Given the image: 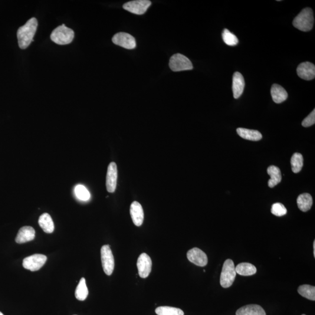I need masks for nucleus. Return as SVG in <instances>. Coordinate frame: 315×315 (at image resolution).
Here are the masks:
<instances>
[{
    "mask_svg": "<svg viewBox=\"0 0 315 315\" xmlns=\"http://www.w3.org/2000/svg\"><path fill=\"white\" fill-rule=\"evenodd\" d=\"M158 315H184L183 311L179 308L170 307H159L156 310Z\"/></svg>",
    "mask_w": 315,
    "mask_h": 315,
    "instance_id": "27",
    "label": "nucleus"
},
{
    "mask_svg": "<svg viewBox=\"0 0 315 315\" xmlns=\"http://www.w3.org/2000/svg\"><path fill=\"white\" fill-rule=\"evenodd\" d=\"M137 266L140 277L146 278L149 277L152 269V261L149 255L143 253L138 258Z\"/></svg>",
    "mask_w": 315,
    "mask_h": 315,
    "instance_id": "10",
    "label": "nucleus"
},
{
    "mask_svg": "<svg viewBox=\"0 0 315 315\" xmlns=\"http://www.w3.org/2000/svg\"><path fill=\"white\" fill-rule=\"evenodd\" d=\"M291 168L295 173H299L304 165L303 156L300 153H295L291 159Z\"/></svg>",
    "mask_w": 315,
    "mask_h": 315,
    "instance_id": "26",
    "label": "nucleus"
},
{
    "mask_svg": "<svg viewBox=\"0 0 315 315\" xmlns=\"http://www.w3.org/2000/svg\"><path fill=\"white\" fill-rule=\"evenodd\" d=\"M114 44L126 49H134L136 47L135 39L125 32H119L114 35L112 38Z\"/></svg>",
    "mask_w": 315,
    "mask_h": 315,
    "instance_id": "9",
    "label": "nucleus"
},
{
    "mask_svg": "<svg viewBox=\"0 0 315 315\" xmlns=\"http://www.w3.org/2000/svg\"><path fill=\"white\" fill-rule=\"evenodd\" d=\"M315 123V110L314 109L302 122V126L308 127L314 125Z\"/></svg>",
    "mask_w": 315,
    "mask_h": 315,
    "instance_id": "31",
    "label": "nucleus"
},
{
    "mask_svg": "<svg viewBox=\"0 0 315 315\" xmlns=\"http://www.w3.org/2000/svg\"><path fill=\"white\" fill-rule=\"evenodd\" d=\"M272 214L277 216H284L287 214V210L285 206L280 203H274L271 207Z\"/></svg>",
    "mask_w": 315,
    "mask_h": 315,
    "instance_id": "30",
    "label": "nucleus"
},
{
    "mask_svg": "<svg viewBox=\"0 0 315 315\" xmlns=\"http://www.w3.org/2000/svg\"><path fill=\"white\" fill-rule=\"evenodd\" d=\"M38 23L37 18H32L26 24L18 29L17 38L19 48L25 49L34 41Z\"/></svg>",
    "mask_w": 315,
    "mask_h": 315,
    "instance_id": "1",
    "label": "nucleus"
},
{
    "mask_svg": "<svg viewBox=\"0 0 315 315\" xmlns=\"http://www.w3.org/2000/svg\"><path fill=\"white\" fill-rule=\"evenodd\" d=\"M267 173L270 176L268 180V185L270 188H273L281 181V170L275 166H270L267 168Z\"/></svg>",
    "mask_w": 315,
    "mask_h": 315,
    "instance_id": "20",
    "label": "nucleus"
},
{
    "mask_svg": "<svg viewBox=\"0 0 315 315\" xmlns=\"http://www.w3.org/2000/svg\"><path fill=\"white\" fill-rule=\"evenodd\" d=\"M0 315H4V314H3L2 313H1V312H0Z\"/></svg>",
    "mask_w": 315,
    "mask_h": 315,
    "instance_id": "33",
    "label": "nucleus"
},
{
    "mask_svg": "<svg viewBox=\"0 0 315 315\" xmlns=\"http://www.w3.org/2000/svg\"><path fill=\"white\" fill-rule=\"evenodd\" d=\"M304 315V314H303V315Z\"/></svg>",
    "mask_w": 315,
    "mask_h": 315,
    "instance_id": "34",
    "label": "nucleus"
},
{
    "mask_svg": "<svg viewBox=\"0 0 315 315\" xmlns=\"http://www.w3.org/2000/svg\"><path fill=\"white\" fill-rule=\"evenodd\" d=\"M314 258H315V241H314Z\"/></svg>",
    "mask_w": 315,
    "mask_h": 315,
    "instance_id": "32",
    "label": "nucleus"
},
{
    "mask_svg": "<svg viewBox=\"0 0 315 315\" xmlns=\"http://www.w3.org/2000/svg\"><path fill=\"white\" fill-rule=\"evenodd\" d=\"M101 261L105 273L110 275L114 268V259L110 246L104 245L101 248Z\"/></svg>",
    "mask_w": 315,
    "mask_h": 315,
    "instance_id": "6",
    "label": "nucleus"
},
{
    "mask_svg": "<svg viewBox=\"0 0 315 315\" xmlns=\"http://www.w3.org/2000/svg\"><path fill=\"white\" fill-rule=\"evenodd\" d=\"M222 37L225 44L228 46H236L239 43L238 39L227 29H224L222 33Z\"/></svg>",
    "mask_w": 315,
    "mask_h": 315,
    "instance_id": "29",
    "label": "nucleus"
},
{
    "mask_svg": "<svg viewBox=\"0 0 315 315\" xmlns=\"http://www.w3.org/2000/svg\"><path fill=\"white\" fill-rule=\"evenodd\" d=\"M47 261V257L42 254H35L26 258L22 265L25 269L31 271L40 270Z\"/></svg>",
    "mask_w": 315,
    "mask_h": 315,
    "instance_id": "7",
    "label": "nucleus"
},
{
    "mask_svg": "<svg viewBox=\"0 0 315 315\" xmlns=\"http://www.w3.org/2000/svg\"><path fill=\"white\" fill-rule=\"evenodd\" d=\"M151 5H152V2L149 0H135V1L126 2L123 5V8L133 14L143 15L147 11Z\"/></svg>",
    "mask_w": 315,
    "mask_h": 315,
    "instance_id": "8",
    "label": "nucleus"
},
{
    "mask_svg": "<svg viewBox=\"0 0 315 315\" xmlns=\"http://www.w3.org/2000/svg\"><path fill=\"white\" fill-rule=\"evenodd\" d=\"M117 168L116 163L111 162L108 166L106 186L108 192L115 191L117 185Z\"/></svg>",
    "mask_w": 315,
    "mask_h": 315,
    "instance_id": "12",
    "label": "nucleus"
},
{
    "mask_svg": "<svg viewBox=\"0 0 315 315\" xmlns=\"http://www.w3.org/2000/svg\"><path fill=\"white\" fill-rule=\"evenodd\" d=\"M236 315H266V314L260 305L251 304L239 308Z\"/></svg>",
    "mask_w": 315,
    "mask_h": 315,
    "instance_id": "17",
    "label": "nucleus"
},
{
    "mask_svg": "<svg viewBox=\"0 0 315 315\" xmlns=\"http://www.w3.org/2000/svg\"><path fill=\"white\" fill-rule=\"evenodd\" d=\"M297 73L302 79L304 80L310 81L315 77V66L310 62H304L298 65Z\"/></svg>",
    "mask_w": 315,
    "mask_h": 315,
    "instance_id": "13",
    "label": "nucleus"
},
{
    "mask_svg": "<svg viewBox=\"0 0 315 315\" xmlns=\"http://www.w3.org/2000/svg\"><path fill=\"white\" fill-rule=\"evenodd\" d=\"M298 292L301 296L307 299L315 301V287L310 285H302L298 287Z\"/></svg>",
    "mask_w": 315,
    "mask_h": 315,
    "instance_id": "25",
    "label": "nucleus"
},
{
    "mask_svg": "<svg viewBox=\"0 0 315 315\" xmlns=\"http://www.w3.org/2000/svg\"><path fill=\"white\" fill-rule=\"evenodd\" d=\"M236 273L243 276H250L257 273V269L254 265L249 262H242L235 267Z\"/></svg>",
    "mask_w": 315,
    "mask_h": 315,
    "instance_id": "23",
    "label": "nucleus"
},
{
    "mask_svg": "<svg viewBox=\"0 0 315 315\" xmlns=\"http://www.w3.org/2000/svg\"><path fill=\"white\" fill-rule=\"evenodd\" d=\"M236 131L239 136L245 140L257 142L262 139V134L257 130L238 128Z\"/></svg>",
    "mask_w": 315,
    "mask_h": 315,
    "instance_id": "19",
    "label": "nucleus"
},
{
    "mask_svg": "<svg viewBox=\"0 0 315 315\" xmlns=\"http://www.w3.org/2000/svg\"><path fill=\"white\" fill-rule=\"evenodd\" d=\"M35 238V229L32 226H25L19 229L16 235L15 241L19 244H24V243L34 240Z\"/></svg>",
    "mask_w": 315,
    "mask_h": 315,
    "instance_id": "15",
    "label": "nucleus"
},
{
    "mask_svg": "<svg viewBox=\"0 0 315 315\" xmlns=\"http://www.w3.org/2000/svg\"><path fill=\"white\" fill-rule=\"evenodd\" d=\"M188 260L198 266L204 267L208 263V258L204 252L198 248L190 249L187 254Z\"/></svg>",
    "mask_w": 315,
    "mask_h": 315,
    "instance_id": "11",
    "label": "nucleus"
},
{
    "mask_svg": "<svg viewBox=\"0 0 315 315\" xmlns=\"http://www.w3.org/2000/svg\"><path fill=\"white\" fill-rule=\"evenodd\" d=\"M245 85L243 75L239 72H235L232 78V91L235 99H238L244 93Z\"/></svg>",
    "mask_w": 315,
    "mask_h": 315,
    "instance_id": "14",
    "label": "nucleus"
},
{
    "mask_svg": "<svg viewBox=\"0 0 315 315\" xmlns=\"http://www.w3.org/2000/svg\"><path fill=\"white\" fill-rule=\"evenodd\" d=\"M295 28L303 32H308L312 30L314 24V16L313 9L306 8L295 17L293 21Z\"/></svg>",
    "mask_w": 315,
    "mask_h": 315,
    "instance_id": "2",
    "label": "nucleus"
},
{
    "mask_svg": "<svg viewBox=\"0 0 315 315\" xmlns=\"http://www.w3.org/2000/svg\"><path fill=\"white\" fill-rule=\"evenodd\" d=\"M130 215L134 225L140 226L144 221V211L139 202H134L130 206Z\"/></svg>",
    "mask_w": 315,
    "mask_h": 315,
    "instance_id": "16",
    "label": "nucleus"
},
{
    "mask_svg": "<svg viewBox=\"0 0 315 315\" xmlns=\"http://www.w3.org/2000/svg\"><path fill=\"white\" fill-rule=\"evenodd\" d=\"M271 95L272 99L275 103L281 104L286 100L288 98V93L283 87L281 85L274 84L272 85L271 88Z\"/></svg>",
    "mask_w": 315,
    "mask_h": 315,
    "instance_id": "18",
    "label": "nucleus"
},
{
    "mask_svg": "<svg viewBox=\"0 0 315 315\" xmlns=\"http://www.w3.org/2000/svg\"><path fill=\"white\" fill-rule=\"evenodd\" d=\"M236 273L234 262L231 259H227L223 265L221 277L220 284L224 288L231 287L234 283Z\"/></svg>",
    "mask_w": 315,
    "mask_h": 315,
    "instance_id": "4",
    "label": "nucleus"
},
{
    "mask_svg": "<svg viewBox=\"0 0 315 315\" xmlns=\"http://www.w3.org/2000/svg\"><path fill=\"white\" fill-rule=\"evenodd\" d=\"M74 38V32L71 29L66 27L65 25L58 26L51 35L52 41L59 45L71 44Z\"/></svg>",
    "mask_w": 315,
    "mask_h": 315,
    "instance_id": "3",
    "label": "nucleus"
},
{
    "mask_svg": "<svg viewBox=\"0 0 315 315\" xmlns=\"http://www.w3.org/2000/svg\"><path fill=\"white\" fill-rule=\"evenodd\" d=\"M169 67L173 71L178 72L191 70L193 67L189 59L182 54L172 55L169 60Z\"/></svg>",
    "mask_w": 315,
    "mask_h": 315,
    "instance_id": "5",
    "label": "nucleus"
},
{
    "mask_svg": "<svg viewBox=\"0 0 315 315\" xmlns=\"http://www.w3.org/2000/svg\"><path fill=\"white\" fill-rule=\"evenodd\" d=\"M74 192L77 198L81 201H88L91 198L90 193L83 185H78L75 186Z\"/></svg>",
    "mask_w": 315,
    "mask_h": 315,
    "instance_id": "28",
    "label": "nucleus"
},
{
    "mask_svg": "<svg viewBox=\"0 0 315 315\" xmlns=\"http://www.w3.org/2000/svg\"><path fill=\"white\" fill-rule=\"evenodd\" d=\"M313 204V199L309 193H304L298 196L297 199V205L298 208L302 211L307 212L309 211Z\"/></svg>",
    "mask_w": 315,
    "mask_h": 315,
    "instance_id": "22",
    "label": "nucleus"
},
{
    "mask_svg": "<svg viewBox=\"0 0 315 315\" xmlns=\"http://www.w3.org/2000/svg\"><path fill=\"white\" fill-rule=\"evenodd\" d=\"M75 297L79 301H84L88 295V290L86 281L84 278H82L79 282L76 290L75 292Z\"/></svg>",
    "mask_w": 315,
    "mask_h": 315,
    "instance_id": "24",
    "label": "nucleus"
},
{
    "mask_svg": "<svg viewBox=\"0 0 315 315\" xmlns=\"http://www.w3.org/2000/svg\"><path fill=\"white\" fill-rule=\"evenodd\" d=\"M39 224L47 234H51L54 230V224L51 216L48 213H44L39 218Z\"/></svg>",
    "mask_w": 315,
    "mask_h": 315,
    "instance_id": "21",
    "label": "nucleus"
}]
</instances>
